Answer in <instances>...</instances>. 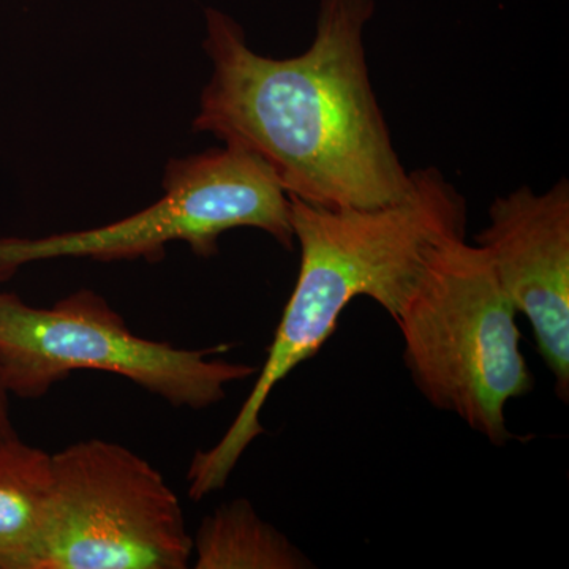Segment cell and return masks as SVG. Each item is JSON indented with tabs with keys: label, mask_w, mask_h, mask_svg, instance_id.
I'll return each instance as SVG.
<instances>
[{
	"label": "cell",
	"mask_w": 569,
	"mask_h": 569,
	"mask_svg": "<svg viewBox=\"0 0 569 569\" xmlns=\"http://www.w3.org/2000/svg\"><path fill=\"white\" fill-rule=\"evenodd\" d=\"M376 0H320L312 44L266 58L223 11L206 10L212 62L193 130L252 153L288 197L326 208L396 203L411 186L367 66Z\"/></svg>",
	"instance_id": "obj_1"
},
{
	"label": "cell",
	"mask_w": 569,
	"mask_h": 569,
	"mask_svg": "<svg viewBox=\"0 0 569 569\" xmlns=\"http://www.w3.org/2000/svg\"><path fill=\"white\" fill-rule=\"evenodd\" d=\"M301 252L298 280L268 358L219 443L194 452L189 497L203 500L227 486L247 448L263 436L261 411L277 385L335 335L340 316L369 298L399 317L441 246L467 234V201L436 167L411 171L406 197L381 208H326L290 197Z\"/></svg>",
	"instance_id": "obj_2"
},
{
	"label": "cell",
	"mask_w": 569,
	"mask_h": 569,
	"mask_svg": "<svg viewBox=\"0 0 569 569\" xmlns=\"http://www.w3.org/2000/svg\"><path fill=\"white\" fill-rule=\"evenodd\" d=\"M516 316L486 253L456 238L433 254L395 320L408 372L427 402L496 447L516 438L507 403L535 385Z\"/></svg>",
	"instance_id": "obj_3"
},
{
	"label": "cell",
	"mask_w": 569,
	"mask_h": 569,
	"mask_svg": "<svg viewBox=\"0 0 569 569\" xmlns=\"http://www.w3.org/2000/svg\"><path fill=\"white\" fill-rule=\"evenodd\" d=\"M227 350H186L142 339L92 290L66 296L48 309L0 293V380L20 399H40L77 370H102L171 406L200 411L222 402L228 385L254 373L252 366L211 358Z\"/></svg>",
	"instance_id": "obj_4"
},
{
	"label": "cell",
	"mask_w": 569,
	"mask_h": 569,
	"mask_svg": "<svg viewBox=\"0 0 569 569\" xmlns=\"http://www.w3.org/2000/svg\"><path fill=\"white\" fill-rule=\"evenodd\" d=\"M162 187L159 201L118 222L37 239L0 238V282L21 266L59 258L156 263L179 241L211 258L234 228H257L293 250L290 197L252 153L223 144L171 159Z\"/></svg>",
	"instance_id": "obj_5"
},
{
	"label": "cell",
	"mask_w": 569,
	"mask_h": 569,
	"mask_svg": "<svg viewBox=\"0 0 569 569\" xmlns=\"http://www.w3.org/2000/svg\"><path fill=\"white\" fill-rule=\"evenodd\" d=\"M51 497L32 569H186L179 498L148 460L112 441L51 456Z\"/></svg>",
	"instance_id": "obj_6"
},
{
	"label": "cell",
	"mask_w": 569,
	"mask_h": 569,
	"mask_svg": "<svg viewBox=\"0 0 569 569\" xmlns=\"http://www.w3.org/2000/svg\"><path fill=\"white\" fill-rule=\"evenodd\" d=\"M477 246L501 290L533 329L537 350L569 399V182L519 187L492 201Z\"/></svg>",
	"instance_id": "obj_7"
},
{
	"label": "cell",
	"mask_w": 569,
	"mask_h": 569,
	"mask_svg": "<svg viewBox=\"0 0 569 569\" xmlns=\"http://www.w3.org/2000/svg\"><path fill=\"white\" fill-rule=\"evenodd\" d=\"M51 455L0 443V569H32L51 497Z\"/></svg>",
	"instance_id": "obj_8"
},
{
	"label": "cell",
	"mask_w": 569,
	"mask_h": 569,
	"mask_svg": "<svg viewBox=\"0 0 569 569\" xmlns=\"http://www.w3.org/2000/svg\"><path fill=\"white\" fill-rule=\"evenodd\" d=\"M194 569L312 568L293 542L236 498L206 516L193 537Z\"/></svg>",
	"instance_id": "obj_9"
},
{
	"label": "cell",
	"mask_w": 569,
	"mask_h": 569,
	"mask_svg": "<svg viewBox=\"0 0 569 569\" xmlns=\"http://www.w3.org/2000/svg\"><path fill=\"white\" fill-rule=\"evenodd\" d=\"M14 437L18 436L17 432H14L13 425H11L9 392L6 391L2 380H0V443Z\"/></svg>",
	"instance_id": "obj_10"
}]
</instances>
